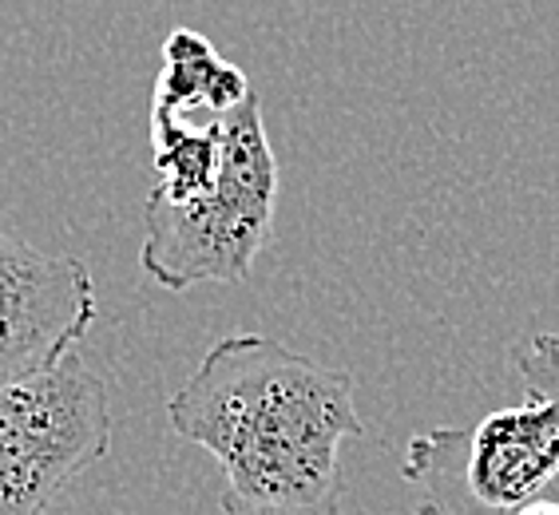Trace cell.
<instances>
[{
    "label": "cell",
    "instance_id": "1",
    "mask_svg": "<svg viewBox=\"0 0 559 515\" xmlns=\"http://www.w3.org/2000/svg\"><path fill=\"white\" fill-rule=\"evenodd\" d=\"M175 436L223 472L226 515H342V444L369 424L354 373L262 333H226L167 400Z\"/></svg>",
    "mask_w": 559,
    "mask_h": 515
},
{
    "label": "cell",
    "instance_id": "2",
    "mask_svg": "<svg viewBox=\"0 0 559 515\" xmlns=\"http://www.w3.org/2000/svg\"><path fill=\"white\" fill-rule=\"evenodd\" d=\"M512 366L520 405L409 441L401 480L417 492L413 515H516L559 480V333L512 345Z\"/></svg>",
    "mask_w": 559,
    "mask_h": 515
},
{
    "label": "cell",
    "instance_id": "3",
    "mask_svg": "<svg viewBox=\"0 0 559 515\" xmlns=\"http://www.w3.org/2000/svg\"><path fill=\"white\" fill-rule=\"evenodd\" d=\"M278 206V155L262 123L259 92L223 123V167L194 203H143L140 270L155 286L187 294L203 282L250 278Z\"/></svg>",
    "mask_w": 559,
    "mask_h": 515
},
{
    "label": "cell",
    "instance_id": "4",
    "mask_svg": "<svg viewBox=\"0 0 559 515\" xmlns=\"http://www.w3.org/2000/svg\"><path fill=\"white\" fill-rule=\"evenodd\" d=\"M108 381L75 349L33 381L0 385V515H48L111 448Z\"/></svg>",
    "mask_w": 559,
    "mask_h": 515
},
{
    "label": "cell",
    "instance_id": "5",
    "mask_svg": "<svg viewBox=\"0 0 559 515\" xmlns=\"http://www.w3.org/2000/svg\"><path fill=\"white\" fill-rule=\"evenodd\" d=\"M92 322L96 282L84 258L48 254L0 230V385L56 369Z\"/></svg>",
    "mask_w": 559,
    "mask_h": 515
},
{
    "label": "cell",
    "instance_id": "6",
    "mask_svg": "<svg viewBox=\"0 0 559 515\" xmlns=\"http://www.w3.org/2000/svg\"><path fill=\"white\" fill-rule=\"evenodd\" d=\"M254 96L247 72L226 64L215 44L194 28H175L163 40V68L155 80L151 111H183V116H226Z\"/></svg>",
    "mask_w": 559,
    "mask_h": 515
},
{
    "label": "cell",
    "instance_id": "7",
    "mask_svg": "<svg viewBox=\"0 0 559 515\" xmlns=\"http://www.w3.org/2000/svg\"><path fill=\"white\" fill-rule=\"evenodd\" d=\"M516 515H559V500H536V504H527V507H520Z\"/></svg>",
    "mask_w": 559,
    "mask_h": 515
}]
</instances>
